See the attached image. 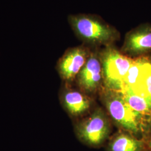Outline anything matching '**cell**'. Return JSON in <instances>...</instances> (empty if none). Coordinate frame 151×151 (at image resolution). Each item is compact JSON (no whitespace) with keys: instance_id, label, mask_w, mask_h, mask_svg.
<instances>
[{"instance_id":"1","label":"cell","mask_w":151,"mask_h":151,"mask_svg":"<svg viewBox=\"0 0 151 151\" xmlns=\"http://www.w3.org/2000/svg\"><path fill=\"white\" fill-rule=\"evenodd\" d=\"M100 90L103 104L115 123L124 131L138 138L141 135L142 138L151 119L130 108L119 92L108 90L104 87Z\"/></svg>"},{"instance_id":"2","label":"cell","mask_w":151,"mask_h":151,"mask_svg":"<svg viewBox=\"0 0 151 151\" xmlns=\"http://www.w3.org/2000/svg\"><path fill=\"white\" fill-rule=\"evenodd\" d=\"M68 20L76 36L86 43L106 47L119 38V32L113 27L96 16L72 15Z\"/></svg>"},{"instance_id":"3","label":"cell","mask_w":151,"mask_h":151,"mask_svg":"<svg viewBox=\"0 0 151 151\" xmlns=\"http://www.w3.org/2000/svg\"><path fill=\"white\" fill-rule=\"evenodd\" d=\"M99 54L103 69L104 87L120 91L124 78L134 60L111 45L106 46Z\"/></svg>"},{"instance_id":"4","label":"cell","mask_w":151,"mask_h":151,"mask_svg":"<svg viewBox=\"0 0 151 151\" xmlns=\"http://www.w3.org/2000/svg\"><path fill=\"white\" fill-rule=\"evenodd\" d=\"M75 130L77 138L81 143L97 148L109 139L111 127L106 114L101 109H97L76 124Z\"/></svg>"},{"instance_id":"5","label":"cell","mask_w":151,"mask_h":151,"mask_svg":"<svg viewBox=\"0 0 151 151\" xmlns=\"http://www.w3.org/2000/svg\"><path fill=\"white\" fill-rule=\"evenodd\" d=\"M90 55L88 50L84 47L67 49L60 58L57 65V69L62 80L66 83L75 80Z\"/></svg>"},{"instance_id":"6","label":"cell","mask_w":151,"mask_h":151,"mask_svg":"<svg viewBox=\"0 0 151 151\" xmlns=\"http://www.w3.org/2000/svg\"><path fill=\"white\" fill-rule=\"evenodd\" d=\"M80 88L85 93H91L101 89L103 69L100 54L91 53L76 78Z\"/></svg>"},{"instance_id":"7","label":"cell","mask_w":151,"mask_h":151,"mask_svg":"<svg viewBox=\"0 0 151 151\" xmlns=\"http://www.w3.org/2000/svg\"><path fill=\"white\" fill-rule=\"evenodd\" d=\"M121 52L128 57H141L151 52V25L145 24L128 32Z\"/></svg>"},{"instance_id":"8","label":"cell","mask_w":151,"mask_h":151,"mask_svg":"<svg viewBox=\"0 0 151 151\" xmlns=\"http://www.w3.org/2000/svg\"><path fill=\"white\" fill-rule=\"evenodd\" d=\"M60 101L65 110L73 116L84 114L91 105L90 99L85 94L69 88H65L62 92Z\"/></svg>"},{"instance_id":"9","label":"cell","mask_w":151,"mask_h":151,"mask_svg":"<svg viewBox=\"0 0 151 151\" xmlns=\"http://www.w3.org/2000/svg\"><path fill=\"white\" fill-rule=\"evenodd\" d=\"M106 151H142L143 142L129 132H119L109 139Z\"/></svg>"},{"instance_id":"10","label":"cell","mask_w":151,"mask_h":151,"mask_svg":"<svg viewBox=\"0 0 151 151\" xmlns=\"http://www.w3.org/2000/svg\"><path fill=\"white\" fill-rule=\"evenodd\" d=\"M119 92L130 108L151 119V96L137 93L130 88L123 89Z\"/></svg>"},{"instance_id":"11","label":"cell","mask_w":151,"mask_h":151,"mask_svg":"<svg viewBox=\"0 0 151 151\" xmlns=\"http://www.w3.org/2000/svg\"><path fill=\"white\" fill-rule=\"evenodd\" d=\"M148 59L149 57L141 56L134 60L124 78L121 90L125 88H130L132 90L135 89L138 84Z\"/></svg>"},{"instance_id":"12","label":"cell","mask_w":151,"mask_h":151,"mask_svg":"<svg viewBox=\"0 0 151 151\" xmlns=\"http://www.w3.org/2000/svg\"><path fill=\"white\" fill-rule=\"evenodd\" d=\"M132 91L140 95L151 96V58H149L146 63L137 86Z\"/></svg>"},{"instance_id":"13","label":"cell","mask_w":151,"mask_h":151,"mask_svg":"<svg viewBox=\"0 0 151 151\" xmlns=\"http://www.w3.org/2000/svg\"><path fill=\"white\" fill-rule=\"evenodd\" d=\"M142 139L143 142L142 151H151V122L146 133L143 135Z\"/></svg>"}]
</instances>
